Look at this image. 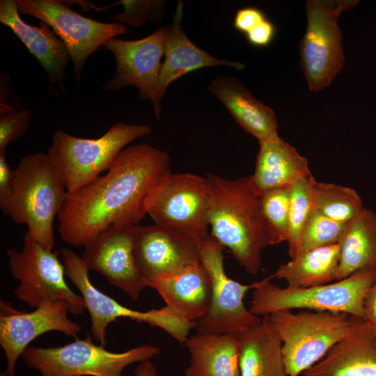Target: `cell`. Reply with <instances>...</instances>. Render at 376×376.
Here are the masks:
<instances>
[{
	"mask_svg": "<svg viewBox=\"0 0 376 376\" xmlns=\"http://www.w3.org/2000/svg\"><path fill=\"white\" fill-rule=\"evenodd\" d=\"M267 317L281 342L288 376H299L318 362L360 319L345 313L310 310L280 311Z\"/></svg>",
	"mask_w": 376,
	"mask_h": 376,
	"instance_id": "5b68a950",
	"label": "cell"
},
{
	"mask_svg": "<svg viewBox=\"0 0 376 376\" xmlns=\"http://www.w3.org/2000/svg\"><path fill=\"white\" fill-rule=\"evenodd\" d=\"M0 308V345L7 363L1 376H16L15 365L18 358L39 336L57 331L75 337L81 330L78 323L69 319L70 307L65 301H47L34 311L26 312L1 300Z\"/></svg>",
	"mask_w": 376,
	"mask_h": 376,
	"instance_id": "5bb4252c",
	"label": "cell"
},
{
	"mask_svg": "<svg viewBox=\"0 0 376 376\" xmlns=\"http://www.w3.org/2000/svg\"><path fill=\"white\" fill-rule=\"evenodd\" d=\"M313 176L301 179L290 188L289 207V229L287 240L288 253L291 258L297 256L302 231L308 217L313 207L311 183Z\"/></svg>",
	"mask_w": 376,
	"mask_h": 376,
	"instance_id": "f546056e",
	"label": "cell"
},
{
	"mask_svg": "<svg viewBox=\"0 0 376 376\" xmlns=\"http://www.w3.org/2000/svg\"><path fill=\"white\" fill-rule=\"evenodd\" d=\"M135 376H157V370L155 364L147 359L140 362L137 367L134 369Z\"/></svg>",
	"mask_w": 376,
	"mask_h": 376,
	"instance_id": "f35d334b",
	"label": "cell"
},
{
	"mask_svg": "<svg viewBox=\"0 0 376 376\" xmlns=\"http://www.w3.org/2000/svg\"><path fill=\"white\" fill-rule=\"evenodd\" d=\"M212 194L207 177L171 173L157 193L148 214L155 224L208 234Z\"/></svg>",
	"mask_w": 376,
	"mask_h": 376,
	"instance_id": "4fadbf2b",
	"label": "cell"
},
{
	"mask_svg": "<svg viewBox=\"0 0 376 376\" xmlns=\"http://www.w3.org/2000/svg\"><path fill=\"white\" fill-rule=\"evenodd\" d=\"M357 0H309L307 26L299 43L300 65L310 91L328 86L344 63L340 14L354 8Z\"/></svg>",
	"mask_w": 376,
	"mask_h": 376,
	"instance_id": "ba28073f",
	"label": "cell"
},
{
	"mask_svg": "<svg viewBox=\"0 0 376 376\" xmlns=\"http://www.w3.org/2000/svg\"><path fill=\"white\" fill-rule=\"evenodd\" d=\"M375 217H376V211L375 212Z\"/></svg>",
	"mask_w": 376,
	"mask_h": 376,
	"instance_id": "ab89813d",
	"label": "cell"
},
{
	"mask_svg": "<svg viewBox=\"0 0 376 376\" xmlns=\"http://www.w3.org/2000/svg\"><path fill=\"white\" fill-rule=\"evenodd\" d=\"M207 90L224 104L236 123L258 142L278 134L273 110L256 99L238 79L218 76L211 81Z\"/></svg>",
	"mask_w": 376,
	"mask_h": 376,
	"instance_id": "603a6c76",
	"label": "cell"
},
{
	"mask_svg": "<svg viewBox=\"0 0 376 376\" xmlns=\"http://www.w3.org/2000/svg\"><path fill=\"white\" fill-rule=\"evenodd\" d=\"M184 3L178 1L165 41L164 61L159 79V91L162 99L166 88L173 81L196 70L213 66H227L237 70L245 67L242 63L215 58L195 45L182 27Z\"/></svg>",
	"mask_w": 376,
	"mask_h": 376,
	"instance_id": "7402d4cb",
	"label": "cell"
},
{
	"mask_svg": "<svg viewBox=\"0 0 376 376\" xmlns=\"http://www.w3.org/2000/svg\"><path fill=\"white\" fill-rule=\"evenodd\" d=\"M168 31L169 26H161L142 39L113 38L104 45L114 56L116 70L102 88L117 92L126 86H134L141 100L151 101L157 120L162 114L159 79Z\"/></svg>",
	"mask_w": 376,
	"mask_h": 376,
	"instance_id": "7c38bea8",
	"label": "cell"
},
{
	"mask_svg": "<svg viewBox=\"0 0 376 376\" xmlns=\"http://www.w3.org/2000/svg\"><path fill=\"white\" fill-rule=\"evenodd\" d=\"M313 207L329 218L342 224H348L364 209L358 193L352 188L333 183H311Z\"/></svg>",
	"mask_w": 376,
	"mask_h": 376,
	"instance_id": "83f0119b",
	"label": "cell"
},
{
	"mask_svg": "<svg viewBox=\"0 0 376 376\" xmlns=\"http://www.w3.org/2000/svg\"><path fill=\"white\" fill-rule=\"evenodd\" d=\"M255 170L249 185L258 196L280 188L290 187L312 175L307 159L278 134L259 141Z\"/></svg>",
	"mask_w": 376,
	"mask_h": 376,
	"instance_id": "d6986e66",
	"label": "cell"
},
{
	"mask_svg": "<svg viewBox=\"0 0 376 376\" xmlns=\"http://www.w3.org/2000/svg\"><path fill=\"white\" fill-rule=\"evenodd\" d=\"M135 233L134 225L112 226L86 246L81 256L89 271L102 274L134 301L148 287L136 262Z\"/></svg>",
	"mask_w": 376,
	"mask_h": 376,
	"instance_id": "2e32d148",
	"label": "cell"
},
{
	"mask_svg": "<svg viewBox=\"0 0 376 376\" xmlns=\"http://www.w3.org/2000/svg\"><path fill=\"white\" fill-rule=\"evenodd\" d=\"M224 249L210 234L201 238L200 260L210 279L212 297L208 313L196 322L197 333L241 332L262 320L246 308L244 302L247 292L253 290L254 283L242 284L227 275Z\"/></svg>",
	"mask_w": 376,
	"mask_h": 376,
	"instance_id": "30bf717a",
	"label": "cell"
},
{
	"mask_svg": "<svg viewBox=\"0 0 376 376\" xmlns=\"http://www.w3.org/2000/svg\"><path fill=\"white\" fill-rule=\"evenodd\" d=\"M7 256L10 272L19 281L14 292L18 300L32 308L47 301L62 300L68 304L71 313H84V299L68 285L57 252L43 247L27 230L22 249H8Z\"/></svg>",
	"mask_w": 376,
	"mask_h": 376,
	"instance_id": "9c48e42d",
	"label": "cell"
},
{
	"mask_svg": "<svg viewBox=\"0 0 376 376\" xmlns=\"http://www.w3.org/2000/svg\"><path fill=\"white\" fill-rule=\"evenodd\" d=\"M121 4L124 10L115 15L114 18L123 25L133 27L143 26L146 22L159 24L162 20L165 2L163 1L123 0L113 5Z\"/></svg>",
	"mask_w": 376,
	"mask_h": 376,
	"instance_id": "1f68e13d",
	"label": "cell"
},
{
	"mask_svg": "<svg viewBox=\"0 0 376 376\" xmlns=\"http://www.w3.org/2000/svg\"><path fill=\"white\" fill-rule=\"evenodd\" d=\"M153 345H141L122 352H110L93 342L90 336L63 346L28 347L22 358L40 376H122L128 366L160 353Z\"/></svg>",
	"mask_w": 376,
	"mask_h": 376,
	"instance_id": "52a82bcc",
	"label": "cell"
},
{
	"mask_svg": "<svg viewBox=\"0 0 376 376\" xmlns=\"http://www.w3.org/2000/svg\"><path fill=\"white\" fill-rule=\"evenodd\" d=\"M290 187L269 191L260 196V206L270 245L286 241L289 229Z\"/></svg>",
	"mask_w": 376,
	"mask_h": 376,
	"instance_id": "f1b7e54d",
	"label": "cell"
},
{
	"mask_svg": "<svg viewBox=\"0 0 376 376\" xmlns=\"http://www.w3.org/2000/svg\"><path fill=\"white\" fill-rule=\"evenodd\" d=\"M338 244L315 248L281 265L270 276L284 280L291 288H309L337 280Z\"/></svg>",
	"mask_w": 376,
	"mask_h": 376,
	"instance_id": "4316f807",
	"label": "cell"
},
{
	"mask_svg": "<svg viewBox=\"0 0 376 376\" xmlns=\"http://www.w3.org/2000/svg\"><path fill=\"white\" fill-rule=\"evenodd\" d=\"M212 194L209 214L211 236L227 248L244 271L256 274L262 251L270 246L260 206L249 176L235 180L207 176Z\"/></svg>",
	"mask_w": 376,
	"mask_h": 376,
	"instance_id": "7a4b0ae2",
	"label": "cell"
},
{
	"mask_svg": "<svg viewBox=\"0 0 376 376\" xmlns=\"http://www.w3.org/2000/svg\"><path fill=\"white\" fill-rule=\"evenodd\" d=\"M150 132L148 125L123 123L112 125L97 139L79 138L57 130L53 134L47 155L67 191L72 193L107 171L127 145Z\"/></svg>",
	"mask_w": 376,
	"mask_h": 376,
	"instance_id": "8992f818",
	"label": "cell"
},
{
	"mask_svg": "<svg viewBox=\"0 0 376 376\" xmlns=\"http://www.w3.org/2000/svg\"><path fill=\"white\" fill-rule=\"evenodd\" d=\"M68 191L61 176L43 152L22 157L15 169L10 195L1 211L19 224H26L31 236L43 247L54 246V221Z\"/></svg>",
	"mask_w": 376,
	"mask_h": 376,
	"instance_id": "3957f363",
	"label": "cell"
},
{
	"mask_svg": "<svg viewBox=\"0 0 376 376\" xmlns=\"http://www.w3.org/2000/svg\"><path fill=\"white\" fill-rule=\"evenodd\" d=\"M15 169L6 161L5 154H0V207L8 199L14 183Z\"/></svg>",
	"mask_w": 376,
	"mask_h": 376,
	"instance_id": "d590c367",
	"label": "cell"
},
{
	"mask_svg": "<svg viewBox=\"0 0 376 376\" xmlns=\"http://www.w3.org/2000/svg\"><path fill=\"white\" fill-rule=\"evenodd\" d=\"M19 13L48 24L65 45L74 65V79L79 81L88 58L109 39L127 33V26L105 23L72 10L56 0H17Z\"/></svg>",
	"mask_w": 376,
	"mask_h": 376,
	"instance_id": "8fae6325",
	"label": "cell"
},
{
	"mask_svg": "<svg viewBox=\"0 0 376 376\" xmlns=\"http://www.w3.org/2000/svg\"><path fill=\"white\" fill-rule=\"evenodd\" d=\"M0 22L17 36L42 66L48 78L49 93L58 96L55 84L65 93V69L72 60L65 45L52 28L41 21L38 26L24 22L15 0L0 1Z\"/></svg>",
	"mask_w": 376,
	"mask_h": 376,
	"instance_id": "e0dca14e",
	"label": "cell"
},
{
	"mask_svg": "<svg viewBox=\"0 0 376 376\" xmlns=\"http://www.w3.org/2000/svg\"><path fill=\"white\" fill-rule=\"evenodd\" d=\"M375 344H376V338H375Z\"/></svg>",
	"mask_w": 376,
	"mask_h": 376,
	"instance_id": "60d3db41",
	"label": "cell"
},
{
	"mask_svg": "<svg viewBox=\"0 0 376 376\" xmlns=\"http://www.w3.org/2000/svg\"><path fill=\"white\" fill-rule=\"evenodd\" d=\"M238 334L240 376H288L281 342L267 316Z\"/></svg>",
	"mask_w": 376,
	"mask_h": 376,
	"instance_id": "d4e9b609",
	"label": "cell"
},
{
	"mask_svg": "<svg viewBox=\"0 0 376 376\" xmlns=\"http://www.w3.org/2000/svg\"><path fill=\"white\" fill-rule=\"evenodd\" d=\"M171 173L166 152L146 143L126 147L104 175L68 192L57 216L61 240L85 247L112 226L138 225Z\"/></svg>",
	"mask_w": 376,
	"mask_h": 376,
	"instance_id": "6da1fadb",
	"label": "cell"
},
{
	"mask_svg": "<svg viewBox=\"0 0 376 376\" xmlns=\"http://www.w3.org/2000/svg\"><path fill=\"white\" fill-rule=\"evenodd\" d=\"M65 274L77 288L88 310L91 322V334L100 345L106 344L108 326L118 318H127L138 322L150 324L154 317L152 310L140 311L129 308L101 292L91 281L89 270L84 260L72 250L60 251Z\"/></svg>",
	"mask_w": 376,
	"mask_h": 376,
	"instance_id": "ac0fdd59",
	"label": "cell"
},
{
	"mask_svg": "<svg viewBox=\"0 0 376 376\" xmlns=\"http://www.w3.org/2000/svg\"><path fill=\"white\" fill-rule=\"evenodd\" d=\"M337 281L364 268L376 267V217L364 208L347 224L338 242Z\"/></svg>",
	"mask_w": 376,
	"mask_h": 376,
	"instance_id": "484cf974",
	"label": "cell"
},
{
	"mask_svg": "<svg viewBox=\"0 0 376 376\" xmlns=\"http://www.w3.org/2000/svg\"><path fill=\"white\" fill-rule=\"evenodd\" d=\"M271 276L254 282L250 311L267 316L285 310L345 313L365 320L364 299L376 279V267H368L336 282L309 288H281Z\"/></svg>",
	"mask_w": 376,
	"mask_h": 376,
	"instance_id": "277c9868",
	"label": "cell"
},
{
	"mask_svg": "<svg viewBox=\"0 0 376 376\" xmlns=\"http://www.w3.org/2000/svg\"><path fill=\"white\" fill-rule=\"evenodd\" d=\"M166 306L187 321L196 322L208 313L212 288L201 260L148 283Z\"/></svg>",
	"mask_w": 376,
	"mask_h": 376,
	"instance_id": "44dd1931",
	"label": "cell"
},
{
	"mask_svg": "<svg viewBox=\"0 0 376 376\" xmlns=\"http://www.w3.org/2000/svg\"><path fill=\"white\" fill-rule=\"evenodd\" d=\"M31 118V113L26 109L0 114V154H5L8 145L24 134Z\"/></svg>",
	"mask_w": 376,
	"mask_h": 376,
	"instance_id": "d6a6232c",
	"label": "cell"
},
{
	"mask_svg": "<svg viewBox=\"0 0 376 376\" xmlns=\"http://www.w3.org/2000/svg\"><path fill=\"white\" fill-rule=\"evenodd\" d=\"M365 321L376 335V279L364 299Z\"/></svg>",
	"mask_w": 376,
	"mask_h": 376,
	"instance_id": "74e56055",
	"label": "cell"
},
{
	"mask_svg": "<svg viewBox=\"0 0 376 376\" xmlns=\"http://www.w3.org/2000/svg\"><path fill=\"white\" fill-rule=\"evenodd\" d=\"M18 97H15L8 75L1 72L0 114L10 113L19 111L20 104Z\"/></svg>",
	"mask_w": 376,
	"mask_h": 376,
	"instance_id": "8d00e7d4",
	"label": "cell"
},
{
	"mask_svg": "<svg viewBox=\"0 0 376 376\" xmlns=\"http://www.w3.org/2000/svg\"><path fill=\"white\" fill-rule=\"evenodd\" d=\"M346 226L313 207L304 225L297 256L315 248L338 244Z\"/></svg>",
	"mask_w": 376,
	"mask_h": 376,
	"instance_id": "4dcf8cb0",
	"label": "cell"
},
{
	"mask_svg": "<svg viewBox=\"0 0 376 376\" xmlns=\"http://www.w3.org/2000/svg\"><path fill=\"white\" fill-rule=\"evenodd\" d=\"M265 13L256 7L238 9L233 22L235 29L244 35L266 18Z\"/></svg>",
	"mask_w": 376,
	"mask_h": 376,
	"instance_id": "836d02e7",
	"label": "cell"
},
{
	"mask_svg": "<svg viewBox=\"0 0 376 376\" xmlns=\"http://www.w3.org/2000/svg\"><path fill=\"white\" fill-rule=\"evenodd\" d=\"M203 236L155 224L136 225L135 258L147 285L200 261Z\"/></svg>",
	"mask_w": 376,
	"mask_h": 376,
	"instance_id": "9a60e30c",
	"label": "cell"
},
{
	"mask_svg": "<svg viewBox=\"0 0 376 376\" xmlns=\"http://www.w3.org/2000/svg\"><path fill=\"white\" fill-rule=\"evenodd\" d=\"M276 35L275 25L267 17L245 34L246 40L256 47L269 45Z\"/></svg>",
	"mask_w": 376,
	"mask_h": 376,
	"instance_id": "e575fe53",
	"label": "cell"
},
{
	"mask_svg": "<svg viewBox=\"0 0 376 376\" xmlns=\"http://www.w3.org/2000/svg\"><path fill=\"white\" fill-rule=\"evenodd\" d=\"M190 354L185 376H240L238 332L196 333L185 343Z\"/></svg>",
	"mask_w": 376,
	"mask_h": 376,
	"instance_id": "cb8c5ba5",
	"label": "cell"
},
{
	"mask_svg": "<svg viewBox=\"0 0 376 376\" xmlns=\"http://www.w3.org/2000/svg\"><path fill=\"white\" fill-rule=\"evenodd\" d=\"M376 335L359 319L351 333L334 345L303 376H376Z\"/></svg>",
	"mask_w": 376,
	"mask_h": 376,
	"instance_id": "ffe728a7",
	"label": "cell"
}]
</instances>
